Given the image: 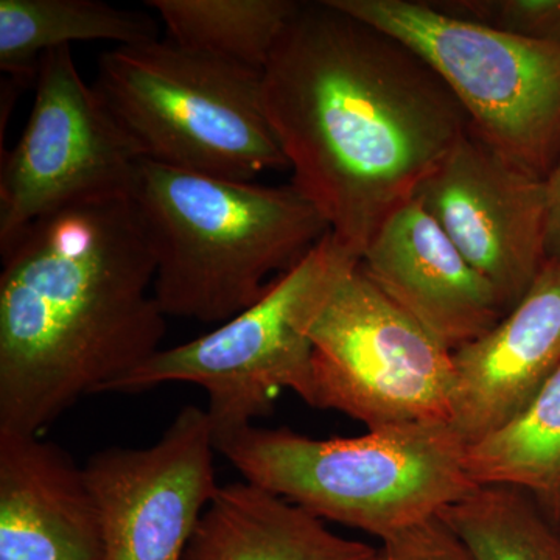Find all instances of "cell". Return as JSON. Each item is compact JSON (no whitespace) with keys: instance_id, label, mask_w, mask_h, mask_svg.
<instances>
[{"instance_id":"21","label":"cell","mask_w":560,"mask_h":560,"mask_svg":"<svg viewBox=\"0 0 560 560\" xmlns=\"http://www.w3.org/2000/svg\"><path fill=\"white\" fill-rule=\"evenodd\" d=\"M377 560H474L441 517L382 541Z\"/></svg>"},{"instance_id":"10","label":"cell","mask_w":560,"mask_h":560,"mask_svg":"<svg viewBox=\"0 0 560 560\" xmlns=\"http://www.w3.org/2000/svg\"><path fill=\"white\" fill-rule=\"evenodd\" d=\"M215 434L189 405L156 444L92 455L84 478L101 517L103 560H183L215 499Z\"/></svg>"},{"instance_id":"2","label":"cell","mask_w":560,"mask_h":560,"mask_svg":"<svg viewBox=\"0 0 560 560\" xmlns=\"http://www.w3.org/2000/svg\"><path fill=\"white\" fill-rule=\"evenodd\" d=\"M2 260L0 431L38 436L161 350L167 315L131 195L43 217Z\"/></svg>"},{"instance_id":"14","label":"cell","mask_w":560,"mask_h":560,"mask_svg":"<svg viewBox=\"0 0 560 560\" xmlns=\"http://www.w3.org/2000/svg\"><path fill=\"white\" fill-rule=\"evenodd\" d=\"M0 560H103L83 469L39 434L0 431Z\"/></svg>"},{"instance_id":"22","label":"cell","mask_w":560,"mask_h":560,"mask_svg":"<svg viewBox=\"0 0 560 560\" xmlns=\"http://www.w3.org/2000/svg\"><path fill=\"white\" fill-rule=\"evenodd\" d=\"M545 184L548 198V257H560V161Z\"/></svg>"},{"instance_id":"19","label":"cell","mask_w":560,"mask_h":560,"mask_svg":"<svg viewBox=\"0 0 560 560\" xmlns=\"http://www.w3.org/2000/svg\"><path fill=\"white\" fill-rule=\"evenodd\" d=\"M440 517L474 560H560L558 525L515 486H477Z\"/></svg>"},{"instance_id":"13","label":"cell","mask_w":560,"mask_h":560,"mask_svg":"<svg viewBox=\"0 0 560 560\" xmlns=\"http://www.w3.org/2000/svg\"><path fill=\"white\" fill-rule=\"evenodd\" d=\"M452 427L467 445L506 427L560 366V257H548L528 293L478 340L453 352Z\"/></svg>"},{"instance_id":"20","label":"cell","mask_w":560,"mask_h":560,"mask_svg":"<svg viewBox=\"0 0 560 560\" xmlns=\"http://www.w3.org/2000/svg\"><path fill=\"white\" fill-rule=\"evenodd\" d=\"M438 9L522 38L560 43V0H451Z\"/></svg>"},{"instance_id":"9","label":"cell","mask_w":560,"mask_h":560,"mask_svg":"<svg viewBox=\"0 0 560 560\" xmlns=\"http://www.w3.org/2000/svg\"><path fill=\"white\" fill-rule=\"evenodd\" d=\"M142 153L77 69L70 47L40 60L31 117L0 175V254L77 202L128 197Z\"/></svg>"},{"instance_id":"11","label":"cell","mask_w":560,"mask_h":560,"mask_svg":"<svg viewBox=\"0 0 560 560\" xmlns=\"http://www.w3.org/2000/svg\"><path fill=\"white\" fill-rule=\"evenodd\" d=\"M415 200L492 283L506 312L514 308L548 260L545 179L512 164L469 127Z\"/></svg>"},{"instance_id":"4","label":"cell","mask_w":560,"mask_h":560,"mask_svg":"<svg viewBox=\"0 0 560 560\" xmlns=\"http://www.w3.org/2000/svg\"><path fill=\"white\" fill-rule=\"evenodd\" d=\"M467 448L451 422L334 440L249 425L217 440V451L249 485L381 541L440 517L477 488Z\"/></svg>"},{"instance_id":"18","label":"cell","mask_w":560,"mask_h":560,"mask_svg":"<svg viewBox=\"0 0 560 560\" xmlns=\"http://www.w3.org/2000/svg\"><path fill=\"white\" fill-rule=\"evenodd\" d=\"M160 13L167 39L186 49L264 70L287 25L294 0H147Z\"/></svg>"},{"instance_id":"6","label":"cell","mask_w":560,"mask_h":560,"mask_svg":"<svg viewBox=\"0 0 560 560\" xmlns=\"http://www.w3.org/2000/svg\"><path fill=\"white\" fill-rule=\"evenodd\" d=\"M313 346L312 407L368 430L451 422L453 352L416 323L342 246L301 313Z\"/></svg>"},{"instance_id":"23","label":"cell","mask_w":560,"mask_h":560,"mask_svg":"<svg viewBox=\"0 0 560 560\" xmlns=\"http://www.w3.org/2000/svg\"><path fill=\"white\" fill-rule=\"evenodd\" d=\"M552 521H555V522H556V525H558V528L560 529V512H559V514H558V515H556V517H555V518H552Z\"/></svg>"},{"instance_id":"17","label":"cell","mask_w":560,"mask_h":560,"mask_svg":"<svg viewBox=\"0 0 560 560\" xmlns=\"http://www.w3.org/2000/svg\"><path fill=\"white\" fill-rule=\"evenodd\" d=\"M466 464L475 485L515 486L559 514L560 366L521 416L467 448Z\"/></svg>"},{"instance_id":"5","label":"cell","mask_w":560,"mask_h":560,"mask_svg":"<svg viewBox=\"0 0 560 560\" xmlns=\"http://www.w3.org/2000/svg\"><path fill=\"white\" fill-rule=\"evenodd\" d=\"M94 88L143 160L231 180L289 168L259 70L154 39L103 54Z\"/></svg>"},{"instance_id":"1","label":"cell","mask_w":560,"mask_h":560,"mask_svg":"<svg viewBox=\"0 0 560 560\" xmlns=\"http://www.w3.org/2000/svg\"><path fill=\"white\" fill-rule=\"evenodd\" d=\"M261 106L291 186L359 259L470 127L429 62L327 0L301 3L287 25Z\"/></svg>"},{"instance_id":"15","label":"cell","mask_w":560,"mask_h":560,"mask_svg":"<svg viewBox=\"0 0 560 560\" xmlns=\"http://www.w3.org/2000/svg\"><path fill=\"white\" fill-rule=\"evenodd\" d=\"M378 548L331 533L296 504L249 485L221 486L183 560H377Z\"/></svg>"},{"instance_id":"3","label":"cell","mask_w":560,"mask_h":560,"mask_svg":"<svg viewBox=\"0 0 560 560\" xmlns=\"http://www.w3.org/2000/svg\"><path fill=\"white\" fill-rule=\"evenodd\" d=\"M149 234L154 298L167 316L223 324L264 296L327 234L289 187L231 180L140 161L131 194Z\"/></svg>"},{"instance_id":"16","label":"cell","mask_w":560,"mask_h":560,"mask_svg":"<svg viewBox=\"0 0 560 560\" xmlns=\"http://www.w3.org/2000/svg\"><path fill=\"white\" fill-rule=\"evenodd\" d=\"M97 39L149 43L158 39V24L98 0H0V69L20 84L38 79L47 51Z\"/></svg>"},{"instance_id":"8","label":"cell","mask_w":560,"mask_h":560,"mask_svg":"<svg viewBox=\"0 0 560 560\" xmlns=\"http://www.w3.org/2000/svg\"><path fill=\"white\" fill-rule=\"evenodd\" d=\"M338 249L329 232L304 259L272 280L256 304L200 338L158 350L110 393H138L165 383L200 386L208 393L206 411L215 442L254 425L280 390H293L312 407L313 346L300 318Z\"/></svg>"},{"instance_id":"12","label":"cell","mask_w":560,"mask_h":560,"mask_svg":"<svg viewBox=\"0 0 560 560\" xmlns=\"http://www.w3.org/2000/svg\"><path fill=\"white\" fill-rule=\"evenodd\" d=\"M360 268L451 352L488 334L508 313L492 283L416 200L383 224Z\"/></svg>"},{"instance_id":"7","label":"cell","mask_w":560,"mask_h":560,"mask_svg":"<svg viewBox=\"0 0 560 560\" xmlns=\"http://www.w3.org/2000/svg\"><path fill=\"white\" fill-rule=\"evenodd\" d=\"M429 62L501 156L547 179L560 161V43L522 38L412 0H327Z\"/></svg>"}]
</instances>
